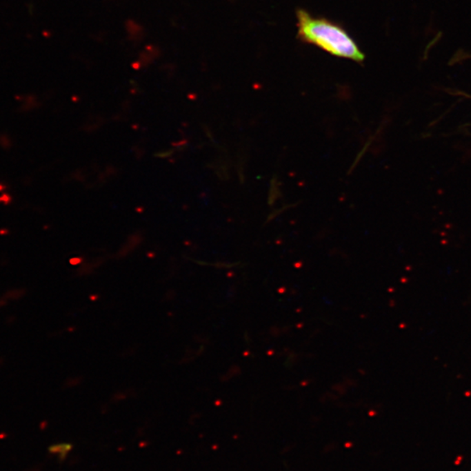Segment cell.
I'll return each instance as SVG.
<instances>
[{
  "mask_svg": "<svg viewBox=\"0 0 471 471\" xmlns=\"http://www.w3.org/2000/svg\"><path fill=\"white\" fill-rule=\"evenodd\" d=\"M298 38L336 57L363 62L365 55L342 26L327 19L315 18L305 10L297 11Z\"/></svg>",
  "mask_w": 471,
  "mask_h": 471,
  "instance_id": "1",
  "label": "cell"
},
{
  "mask_svg": "<svg viewBox=\"0 0 471 471\" xmlns=\"http://www.w3.org/2000/svg\"><path fill=\"white\" fill-rule=\"evenodd\" d=\"M72 450V445L68 443L54 444V445L49 447V452L57 456L61 462L67 459L68 454L71 452Z\"/></svg>",
  "mask_w": 471,
  "mask_h": 471,
  "instance_id": "2",
  "label": "cell"
},
{
  "mask_svg": "<svg viewBox=\"0 0 471 471\" xmlns=\"http://www.w3.org/2000/svg\"><path fill=\"white\" fill-rule=\"evenodd\" d=\"M22 294H23V292L19 293V292L17 291V290H16V291L12 292V293L11 292L8 293V294L6 296H8V298L17 299V298L21 297V296Z\"/></svg>",
  "mask_w": 471,
  "mask_h": 471,
  "instance_id": "3",
  "label": "cell"
},
{
  "mask_svg": "<svg viewBox=\"0 0 471 471\" xmlns=\"http://www.w3.org/2000/svg\"><path fill=\"white\" fill-rule=\"evenodd\" d=\"M3 304H4V302L0 301V305H2Z\"/></svg>",
  "mask_w": 471,
  "mask_h": 471,
  "instance_id": "4",
  "label": "cell"
}]
</instances>
